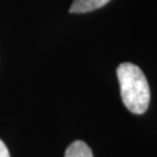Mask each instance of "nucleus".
<instances>
[{
  "mask_svg": "<svg viewBox=\"0 0 157 157\" xmlns=\"http://www.w3.org/2000/svg\"><path fill=\"white\" fill-rule=\"evenodd\" d=\"M124 106L134 114H143L150 101V89L144 73L133 63H122L117 70Z\"/></svg>",
  "mask_w": 157,
  "mask_h": 157,
  "instance_id": "obj_1",
  "label": "nucleus"
},
{
  "mask_svg": "<svg viewBox=\"0 0 157 157\" xmlns=\"http://www.w3.org/2000/svg\"><path fill=\"white\" fill-rule=\"evenodd\" d=\"M111 0H73L70 7V13H87L101 8Z\"/></svg>",
  "mask_w": 157,
  "mask_h": 157,
  "instance_id": "obj_2",
  "label": "nucleus"
},
{
  "mask_svg": "<svg viewBox=\"0 0 157 157\" xmlns=\"http://www.w3.org/2000/svg\"><path fill=\"white\" fill-rule=\"evenodd\" d=\"M64 157H93L91 148L83 141H75L65 150Z\"/></svg>",
  "mask_w": 157,
  "mask_h": 157,
  "instance_id": "obj_3",
  "label": "nucleus"
},
{
  "mask_svg": "<svg viewBox=\"0 0 157 157\" xmlns=\"http://www.w3.org/2000/svg\"><path fill=\"white\" fill-rule=\"evenodd\" d=\"M0 157H11L7 147H6V144L1 140H0Z\"/></svg>",
  "mask_w": 157,
  "mask_h": 157,
  "instance_id": "obj_4",
  "label": "nucleus"
}]
</instances>
